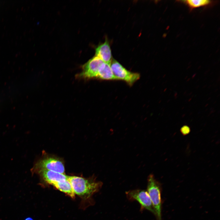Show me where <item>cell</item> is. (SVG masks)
I'll list each match as a JSON object with an SVG mask.
<instances>
[{
  "mask_svg": "<svg viewBox=\"0 0 220 220\" xmlns=\"http://www.w3.org/2000/svg\"><path fill=\"white\" fill-rule=\"evenodd\" d=\"M38 174L41 178L47 183L53 185L57 182H62L68 179V176L64 174L48 170L40 171Z\"/></svg>",
  "mask_w": 220,
  "mask_h": 220,
  "instance_id": "7",
  "label": "cell"
},
{
  "mask_svg": "<svg viewBox=\"0 0 220 220\" xmlns=\"http://www.w3.org/2000/svg\"><path fill=\"white\" fill-rule=\"evenodd\" d=\"M147 191L152 201L157 220H162L160 186L152 174L148 177Z\"/></svg>",
  "mask_w": 220,
  "mask_h": 220,
  "instance_id": "2",
  "label": "cell"
},
{
  "mask_svg": "<svg viewBox=\"0 0 220 220\" xmlns=\"http://www.w3.org/2000/svg\"><path fill=\"white\" fill-rule=\"evenodd\" d=\"M97 78L105 80H117L113 73L110 64L104 62L100 68Z\"/></svg>",
  "mask_w": 220,
  "mask_h": 220,
  "instance_id": "9",
  "label": "cell"
},
{
  "mask_svg": "<svg viewBox=\"0 0 220 220\" xmlns=\"http://www.w3.org/2000/svg\"><path fill=\"white\" fill-rule=\"evenodd\" d=\"M53 186L60 191L74 198L75 194L73 191L71 183L68 179L64 181L57 182L53 184Z\"/></svg>",
  "mask_w": 220,
  "mask_h": 220,
  "instance_id": "10",
  "label": "cell"
},
{
  "mask_svg": "<svg viewBox=\"0 0 220 220\" xmlns=\"http://www.w3.org/2000/svg\"><path fill=\"white\" fill-rule=\"evenodd\" d=\"M103 62L97 56L94 57L82 66L78 78L86 79L97 78L100 68Z\"/></svg>",
  "mask_w": 220,
  "mask_h": 220,
  "instance_id": "6",
  "label": "cell"
},
{
  "mask_svg": "<svg viewBox=\"0 0 220 220\" xmlns=\"http://www.w3.org/2000/svg\"><path fill=\"white\" fill-rule=\"evenodd\" d=\"M181 132L183 135H186L190 131V129L189 127L187 125L183 126L181 129Z\"/></svg>",
  "mask_w": 220,
  "mask_h": 220,
  "instance_id": "12",
  "label": "cell"
},
{
  "mask_svg": "<svg viewBox=\"0 0 220 220\" xmlns=\"http://www.w3.org/2000/svg\"><path fill=\"white\" fill-rule=\"evenodd\" d=\"M24 220H33L31 218L28 217L26 218Z\"/></svg>",
  "mask_w": 220,
  "mask_h": 220,
  "instance_id": "13",
  "label": "cell"
},
{
  "mask_svg": "<svg viewBox=\"0 0 220 220\" xmlns=\"http://www.w3.org/2000/svg\"><path fill=\"white\" fill-rule=\"evenodd\" d=\"M43 170H48L64 174V167L60 160L53 157L41 159L34 164L31 170L32 174H38Z\"/></svg>",
  "mask_w": 220,
  "mask_h": 220,
  "instance_id": "3",
  "label": "cell"
},
{
  "mask_svg": "<svg viewBox=\"0 0 220 220\" xmlns=\"http://www.w3.org/2000/svg\"><path fill=\"white\" fill-rule=\"evenodd\" d=\"M95 56L104 62L110 64L112 58L110 46L107 39L96 48Z\"/></svg>",
  "mask_w": 220,
  "mask_h": 220,
  "instance_id": "8",
  "label": "cell"
},
{
  "mask_svg": "<svg viewBox=\"0 0 220 220\" xmlns=\"http://www.w3.org/2000/svg\"><path fill=\"white\" fill-rule=\"evenodd\" d=\"M75 194L81 197L88 198L98 192L103 184L95 178H85L77 176H68Z\"/></svg>",
  "mask_w": 220,
  "mask_h": 220,
  "instance_id": "1",
  "label": "cell"
},
{
  "mask_svg": "<svg viewBox=\"0 0 220 220\" xmlns=\"http://www.w3.org/2000/svg\"><path fill=\"white\" fill-rule=\"evenodd\" d=\"M128 199L136 200L140 204L141 210L146 209L155 215V212L150 197L147 191L141 189L130 190L126 192Z\"/></svg>",
  "mask_w": 220,
  "mask_h": 220,
  "instance_id": "5",
  "label": "cell"
},
{
  "mask_svg": "<svg viewBox=\"0 0 220 220\" xmlns=\"http://www.w3.org/2000/svg\"><path fill=\"white\" fill-rule=\"evenodd\" d=\"M191 9L208 6L212 3V1L208 0H187L182 1Z\"/></svg>",
  "mask_w": 220,
  "mask_h": 220,
  "instance_id": "11",
  "label": "cell"
},
{
  "mask_svg": "<svg viewBox=\"0 0 220 220\" xmlns=\"http://www.w3.org/2000/svg\"><path fill=\"white\" fill-rule=\"evenodd\" d=\"M113 73L117 80L124 81L129 85H132L138 80L140 74L127 70L120 63L112 59L110 64Z\"/></svg>",
  "mask_w": 220,
  "mask_h": 220,
  "instance_id": "4",
  "label": "cell"
}]
</instances>
